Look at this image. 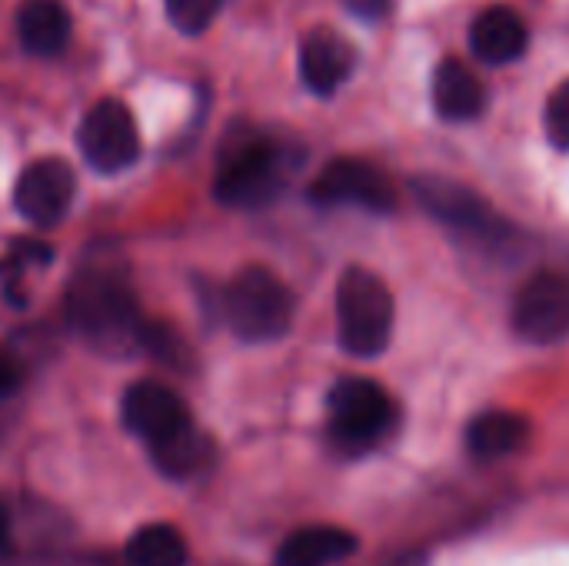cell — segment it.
<instances>
[{"instance_id": "cell-11", "label": "cell", "mask_w": 569, "mask_h": 566, "mask_svg": "<svg viewBox=\"0 0 569 566\" xmlns=\"http://www.w3.org/2000/svg\"><path fill=\"white\" fill-rule=\"evenodd\" d=\"M120 417L123 427L140 437L147 447L170 440L173 434H180L183 427H190V410L180 400V394H173L170 387H163L160 380H140L123 394L120 404Z\"/></svg>"}, {"instance_id": "cell-15", "label": "cell", "mask_w": 569, "mask_h": 566, "mask_svg": "<svg viewBox=\"0 0 569 566\" xmlns=\"http://www.w3.org/2000/svg\"><path fill=\"white\" fill-rule=\"evenodd\" d=\"M17 37L37 57H57L70 40V13L60 0H23L17 10Z\"/></svg>"}, {"instance_id": "cell-19", "label": "cell", "mask_w": 569, "mask_h": 566, "mask_svg": "<svg viewBox=\"0 0 569 566\" xmlns=\"http://www.w3.org/2000/svg\"><path fill=\"white\" fill-rule=\"evenodd\" d=\"M187 540L170 524H147L127 540L130 566H187Z\"/></svg>"}, {"instance_id": "cell-13", "label": "cell", "mask_w": 569, "mask_h": 566, "mask_svg": "<svg viewBox=\"0 0 569 566\" xmlns=\"http://www.w3.org/2000/svg\"><path fill=\"white\" fill-rule=\"evenodd\" d=\"M527 43H530V30L523 17L510 7H487L470 23V50L483 63L493 67L513 63L527 53Z\"/></svg>"}, {"instance_id": "cell-12", "label": "cell", "mask_w": 569, "mask_h": 566, "mask_svg": "<svg viewBox=\"0 0 569 566\" xmlns=\"http://www.w3.org/2000/svg\"><path fill=\"white\" fill-rule=\"evenodd\" d=\"M353 67H357V47L343 33H337L330 27H313L303 37L300 77L313 93H320V97L337 93L350 80Z\"/></svg>"}, {"instance_id": "cell-2", "label": "cell", "mask_w": 569, "mask_h": 566, "mask_svg": "<svg viewBox=\"0 0 569 566\" xmlns=\"http://www.w3.org/2000/svg\"><path fill=\"white\" fill-rule=\"evenodd\" d=\"M297 167H300V153L283 140L263 133L230 137L217 167L213 193L227 207L253 210L277 200Z\"/></svg>"}, {"instance_id": "cell-18", "label": "cell", "mask_w": 569, "mask_h": 566, "mask_svg": "<svg viewBox=\"0 0 569 566\" xmlns=\"http://www.w3.org/2000/svg\"><path fill=\"white\" fill-rule=\"evenodd\" d=\"M150 457H153V464H157L167 477L187 480V477L200 474L203 467H210V460H213V444H210V437H207L203 430H197V427L190 424V427H183L180 434H173L170 440L153 444V447H150Z\"/></svg>"}, {"instance_id": "cell-3", "label": "cell", "mask_w": 569, "mask_h": 566, "mask_svg": "<svg viewBox=\"0 0 569 566\" xmlns=\"http://www.w3.org/2000/svg\"><path fill=\"white\" fill-rule=\"evenodd\" d=\"M393 317V294L373 270H343L337 284V337L350 357H380L390 347Z\"/></svg>"}, {"instance_id": "cell-16", "label": "cell", "mask_w": 569, "mask_h": 566, "mask_svg": "<svg viewBox=\"0 0 569 566\" xmlns=\"http://www.w3.org/2000/svg\"><path fill=\"white\" fill-rule=\"evenodd\" d=\"M353 554H357L353 534L340 527H303L280 544L277 566H333Z\"/></svg>"}, {"instance_id": "cell-9", "label": "cell", "mask_w": 569, "mask_h": 566, "mask_svg": "<svg viewBox=\"0 0 569 566\" xmlns=\"http://www.w3.org/2000/svg\"><path fill=\"white\" fill-rule=\"evenodd\" d=\"M513 330L533 347L569 337V280L560 274H533L513 300Z\"/></svg>"}, {"instance_id": "cell-17", "label": "cell", "mask_w": 569, "mask_h": 566, "mask_svg": "<svg viewBox=\"0 0 569 566\" xmlns=\"http://www.w3.org/2000/svg\"><path fill=\"white\" fill-rule=\"evenodd\" d=\"M530 437V424L510 410H487L467 427V450L477 460H503L517 454Z\"/></svg>"}, {"instance_id": "cell-6", "label": "cell", "mask_w": 569, "mask_h": 566, "mask_svg": "<svg viewBox=\"0 0 569 566\" xmlns=\"http://www.w3.org/2000/svg\"><path fill=\"white\" fill-rule=\"evenodd\" d=\"M413 193L433 220H440L443 227H450L470 240L500 244L510 234V224L477 190H470L450 177L423 173L413 180Z\"/></svg>"}, {"instance_id": "cell-5", "label": "cell", "mask_w": 569, "mask_h": 566, "mask_svg": "<svg viewBox=\"0 0 569 566\" xmlns=\"http://www.w3.org/2000/svg\"><path fill=\"white\" fill-rule=\"evenodd\" d=\"M393 427L397 404L380 384L367 377H343L340 384H333L327 397V430L343 454L373 450L393 434Z\"/></svg>"}, {"instance_id": "cell-22", "label": "cell", "mask_w": 569, "mask_h": 566, "mask_svg": "<svg viewBox=\"0 0 569 566\" xmlns=\"http://www.w3.org/2000/svg\"><path fill=\"white\" fill-rule=\"evenodd\" d=\"M23 384V367L13 354L0 350V400L3 397H13Z\"/></svg>"}, {"instance_id": "cell-21", "label": "cell", "mask_w": 569, "mask_h": 566, "mask_svg": "<svg viewBox=\"0 0 569 566\" xmlns=\"http://www.w3.org/2000/svg\"><path fill=\"white\" fill-rule=\"evenodd\" d=\"M543 127H547V137L560 147V150H569V80H563L547 107H543Z\"/></svg>"}, {"instance_id": "cell-14", "label": "cell", "mask_w": 569, "mask_h": 566, "mask_svg": "<svg viewBox=\"0 0 569 566\" xmlns=\"http://www.w3.org/2000/svg\"><path fill=\"white\" fill-rule=\"evenodd\" d=\"M430 97H433L437 117H443L450 123L477 120L483 113V107H487V90H483L480 77L460 60H443L433 70Z\"/></svg>"}, {"instance_id": "cell-20", "label": "cell", "mask_w": 569, "mask_h": 566, "mask_svg": "<svg viewBox=\"0 0 569 566\" xmlns=\"http://www.w3.org/2000/svg\"><path fill=\"white\" fill-rule=\"evenodd\" d=\"M223 0H167V17L180 33H203L217 13H220Z\"/></svg>"}, {"instance_id": "cell-1", "label": "cell", "mask_w": 569, "mask_h": 566, "mask_svg": "<svg viewBox=\"0 0 569 566\" xmlns=\"http://www.w3.org/2000/svg\"><path fill=\"white\" fill-rule=\"evenodd\" d=\"M67 320L97 354H130L143 340L133 287L117 267H83L67 290Z\"/></svg>"}, {"instance_id": "cell-8", "label": "cell", "mask_w": 569, "mask_h": 566, "mask_svg": "<svg viewBox=\"0 0 569 566\" xmlns=\"http://www.w3.org/2000/svg\"><path fill=\"white\" fill-rule=\"evenodd\" d=\"M310 200L323 207H360L373 214H390L397 207V187L380 167L340 157L330 160L310 183Z\"/></svg>"}, {"instance_id": "cell-7", "label": "cell", "mask_w": 569, "mask_h": 566, "mask_svg": "<svg viewBox=\"0 0 569 566\" xmlns=\"http://www.w3.org/2000/svg\"><path fill=\"white\" fill-rule=\"evenodd\" d=\"M77 147L93 170L120 173L140 157V133L130 110L120 100H100L80 120Z\"/></svg>"}, {"instance_id": "cell-10", "label": "cell", "mask_w": 569, "mask_h": 566, "mask_svg": "<svg viewBox=\"0 0 569 566\" xmlns=\"http://www.w3.org/2000/svg\"><path fill=\"white\" fill-rule=\"evenodd\" d=\"M77 193V177L67 160L60 157H40L17 177L13 187V207L23 220L33 227H53L67 217Z\"/></svg>"}, {"instance_id": "cell-4", "label": "cell", "mask_w": 569, "mask_h": 566, "mask_svg": "<svg viewBox=\"0 0 569 566\" xmlns=\"http://www.w3.org/2000/svg\"><path fill=\"white\" fill-rule=\"evenodd\" d=\"M293 290L267 267L240 270L223 294V317L230 330L247 344L280 340L293 327Z\"/></svg>"}, {"instance_id": "cell-23", "label": "cell", "mask_w": 569, "mask_h": 566, "mask_svg": "<svg viewBox=\"0 0 569 566\" xmlns=\"http://www.w3.org/2000/svg\"><path fill=\"white\" fill-rule=\"evenodd\" d=\"M343 7L360 20H383L393 7V0H343Z\"/></svg>"}, {"instance_id": "cell-24", "label": "cell", "mask_w": 569, "mask_h": 566, "mask_svg": "<svg viewBox=\"0 0 569 566\" xmlns=\"http://www.w3.org/2000/svg\"><path fill=\"white\" fill-rule=\"evenodd\" d=\"M13 547V524H10V510L7 504L0 500V557H7Z\"/></svg>"}]
</instances>
